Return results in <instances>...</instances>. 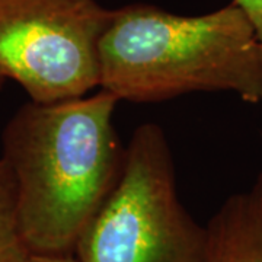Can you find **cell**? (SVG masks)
<instances>
[{
	"mask_svg": "<svg viewBox=\"0 0 262 262\" xmlns=\"http://www.w3.org/2000/svg\"><path fill=\"white\" fill-rule=\"evenodd\" d=\"M206 227L181 204L158 124L134 131L121 177L77 239V262H204Z\"/></svg>",
	"mask_w": 262,
	"mask_h": 262,
	"instance_id": "3",
	"label": "cell"
},
{
	"mask_svg": "<svg viewBox=\"0 0 262 262\" xmlns=\"http://www.w3.org/2000/svg\"><path fill=\"white\" fill-rule=\"evenodd\" d=\"M32 255L20 229L16 184L0 158V262H25Z\"/></svg>",
	"mask_w": 262,
	"mask_h": 262,
	"instance_id": "6",
	"label": "cell"
},
{
	"mask_svg": "<svg viewBox=\"0 0 262 262\" xmlns=\"http://www.w3.org/2000/svg\"><path fill=\"white\" fill-rule=\"evenodd\" d=\"M25 262H77L73 255H44L32 253Z\"/></svg>",
	"mask_w": 262,
	"mask_h": 262,
	"instance_id": "8",
	"label": "cell"
},
{
	"mask_svg": "<svg viewBox=\"0 0 262 262\" xmlns=\"http://www.w3.org/2000/svg\"><path fill=\"white\" fill-rule=\"evenodd\" d=\"M114 9L96 0H0V76L34 102L99 86V42Z\"/></svg>",
	"mask_w": 262,
	"mask_h": 262,
	"instance_id": "4",
	"label": "cell"
},
{
	"mask_svg": "<svg viewBox=\"0 0 262 262\" xmlns=\"http://www.w3.org/2000/svg\"><path fill=\"white\" fill-rule=\"evenodd\" d=\"M118 99L91 96L22 105L6 124L2 158L16 184L20 229L32 253L73 255L77 239L121 177Z\"/></svg>",
	"mask_w": 262,
	"mask_h": 262,
	"instance_id": "1",
	"label": "cell"
},
{
	"mask_svg": "<svg viewBox=\"0 0 262 262\" xmlns=\"http://www.w3.org/2000/svg\"><path fill=\"white\" fill-rule=\"evenodd\" d=\"M3 82H5V79H3V77L0 76V88H2V84H3Z\"/></svg>",
	"mask_w": 262,
	"mask_h": 262,
	"instance_id": "9",
	"label": "cell"
},
{
	"mask_svg": "<svg viewBox=\"0 0 262 262\" xmlns=\"http://www.w3.org/2000/svg\"><path fill=\"white\" fill-rule=\"evenodd\" d=\"M233 3L244 10L262 42V0H233Z\"/></svg>",
	"mask_w": 262,
	"mask_h": 262,
	"instance_id": "7",
	"label": "cell"
},
{
	"mask_svg": "<svg viewBox=\"0 0 262 262\" xmlns=\"http://www.w3.org/2000/svg\"><path fill=\"white\" fill-rule=\"evenodd\" d=\"M206 233L204 262H262V170L220 206Z\"/></svg>",
	"mask_w": 262,
	"mask_h": 262,
	"instance_id": "5",
	"label": "cell"
},
{
	"mask_svg": "<svg viewBox=\"0 0 262 262\" xmlns=\"http://www.w3.org/2000/svg\"><path fill=\"white\" fill-rule=\"evenodd\" d=\"M99 86L118 101L214 91L262 101V42L233 2L194 16L143 3L114 9L99 42Z\"/></svg>",
	"mask_w": 262,
	"mask_h": 262,
	"instance_id": "2",
	"label": "cell"
}]
</instances>
